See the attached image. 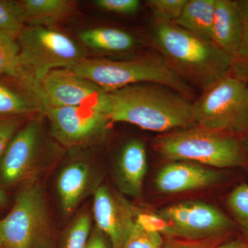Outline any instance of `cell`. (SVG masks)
<instances>
[{"mask_svg": "<svg viewBox=\"0 0 248 248\" xmlns=\"http://www.w3.org/2000/svg\"><path fill=\"white\" fill-rule=\"evenodd\" d=\"M99 108L110 123L133 124L149 131L167 133L197 125L192 103L164 85L143 83L104 91Z\"/></svg>", "mask_w": 248, "mask_h": 248, "instance_id": "1", "label": "cell"}, {"mask_svg": "<svg viewBox=\"0 0 248 248\" xmlns=\"http://www.w3.org/2000/svg\"><path fill=\"white\" fill-rule=\"evenodd\" d=\"M153 42L178 76L203 91L232 73L234 61L228 53L174 23L156 21Z\"/></svg>", "mask_w": 248, "mask_h": 248, "instance_id": "2", "label": "cell"}, {"mask_svg": "<svg viewBox=\"0 0 248 248\" xmlns=\"http://www.w3.org/2000/svg\"><path fill=\"white\" fill-rule=\"evenodd\" d=\"M154 148L164 159L187 161L211 169L241 167L247 158L239 138L200 125L160 135Z\"/></svg>", "mask_w": 248, "mask_h": 248, "instance_id": "3", "label": "cell"}, {"mask_svg": "<svg viewBox=\"0 0 248 248\" xmlns=\"http://www.w3.org/2000/svg\"><path fill=\"white\" fill-rule=\"evenodd\" d=\"M105 92L130 85L152 83L164 85L190 99L192 88L163 58L145 57L130 60L84 58L69 68Z\"/></svg>", "mask_w": 248, "mask_h": 248, "instance_id": "4", "label": "cell"}, {"mask_svg": "<svg viewBox=\"0 0 248 248\" xmlns=\"http://www.w3.org/2000/svg\"><path fill=\"white\" fill-rule=\"evenodd\" d=\"M17 42L19 69L14 79L25 89H33L49 72L71 68L86 58L73 39L51 27L26 26Z\"/></svg>", "mask_w": 248, "mask_h": 248, "instance_id": "5", "label": "cell"}, {"mask_svg": "<svg viewBox=\"0 0 248 248\" xmlns=\"http://www.w3.org/2000/svg\"><path fill=\"white\" fill-rule=\"evenodd\" d=\"M53 225L45 191L31 179L18 192L9 213L0 220V239L4 248H48Z\"/></svg>", "mask_w": 248, "mask_h": 248, "instance_id": "6", "label": "cell"}, {"mask_svg": "<svg viewBox=\"0 0 248 248\" xmlns=\"http://www.w3.org/2000/svg\"><path fill=\"white\" fill-rule=\"evenodd\" d=\"M192 107L197 125L238 138L248 133V85L233 72L204 90Z\"/></svg>", "mask_w": 248, "mask_h": 248, "instance_id": "7", "label": "cell"}, {"mask_svg": "<svg viewBox=\"0 0 248 248\" xmlns=\"http://www.w3.org/2000/svg\"><path fill=\"white\" fill-rule=\"evenodd\" d=\"M167 222L166 236L195 241L221 236L232 231L234 223L219 209L201 201H185L158 212Z\"/></svg>", "mask_w": 248, "mask_h": 248, "instance_id": "8", "label": "cell"}, {"mask_svg": "<svg viewBox=\"0 0 248 248\" xmlns=\"http://www.w3.org/2000/svg\"><path fill=\"white\" fill-rule=\"evenodd\" d=\"M55 140L68 148L91 146L102 141L110 122L99 108H43Z\"/></svg>", "mask_w": 248, "mask_h": 248, "instance_id": "9", "label": "cell"}, {"mask_svg": "<svg viewBox=\"0 0 248 248\" xmlns=\"http://www.w3.org/2000/svg\"><path fill=\"white\" fill-rule=\"evenodd\" d=\"M104 93L89 80L69 68L49 72L37 83L34 96L42 107L99 108Z\"/></svg>", "mask_w": 248, "mask_h": 248, "instance_id": "10", "label": "cell"}, {"mask_svg": "<svg viewBox=\"0 0 248 248\" xmlns=\"http://www.w3.org/2000/svg\"><path fill=\"white\" fill-rule=\"evenodd\" d=\"M43 144L40 118L21 128L0 159V184L12 187L31 180L38 166Z\"/></svg>", "mask_w": 248, "mask_h": 248, "instance_id": "11", "label": "cell"}, {"mask_svg": "<svg viewBox=\"0 0 248 248\" xmlns=\"http://www.w3.org/2000/svg\"><path fill=\"white\" fill-rule=\"evenodd\" d=\"M223 174L202 165L172 161L165 166L155 179V186L164 194H178L200 190L221 182Z\"/></svg>", "mask_w": 248, "mask_h": 248, "instance_id": "12", "label": "cell"}, {"mask_svg": "<svg viewBox=\"0 0 248 248\" xmlns=\"http://www.w3.org/2000/svg\"><path fill=\"white\" fill-rule=\"evenodd\" d=\"M97 185L95 172L86 161H72L64 166L57 179V192L63 215H71L90 192L94 194Z\"/></svg>", "mask_w": 248, "mask_h": 248, "instance_id": "13", "label": "cell"}, {"mask_svg": "<svg viewBox=\"0 0 248 248\" xmlns=\"http://www.w3.org/2000/svg\"><path fill=\"white\" fill-rule=\"evenodd\" d=\"M147 170L144 143L138 140H130L124 146L116 168V183L120 192L133 198L141 197Z\"/></svg>", "mask_w": 248, "mask_h": 248, "instance_id": "14", "label": "cell"}, {"mask_svg": "<svg viewBox=\"0 0 248 248\" xmlns=\"http://www.w3.org/2000/svg\"><path fill=\"white\" fill-rule=\"evenodd\" d=\"M93 215L96 228L109 239L111 248H122L125 220L121 196L114 195L107 186H99L94 192Z\"/></svg>", "mask_w": 248, "mask_h": 248, "instance_id": "15", "label": "cell"}, {"mask_svg": "<svg viewBox=\"0 0 248 248\" xmlns=\"http://www.w3.org/2000/svg\"><path fill=\"white\" fill-rule=\"evenodd\" d=\"M243 36V19L238 1L216 0L213 42L234 61L237 58Z\"/></svg>", "mask_w": 248, "mask_h": 248, "instance_id": "16", "label": "cell"}, {"mask_svg": "<svg viewBox=\"0 0 248 248\" xmlns=\"http://www.w3.org/2000/svg\"><path fill=\"white\" fill-rule=\"evenodd\" d=\"M27 26L51 27L68 17L76 8L70 0H24L20 1Z\"/></svg>", "mask_w": 248, "mask_h": 248, "instance_id": "17", "label": "cell"}, {"mask_svg": "<svg viewBox=\"0 0 248 248\" xmlns=\"http://www.w3.org/2000/svg\"><path fill=\"white\" fill-rule=\"evenodd\" d=\"M215 4L216 0H187L174 23L199 38L213 42Z\"/></svg>", "mask_w": 248, "mask_h": 248, "instance_id": "18", "label": "cell"}, {"mask_svg": "<svg viewBox=\"0 0 248 248\" xmlns=\"http://www.w3.org/2000/svg\"><path fill=\"white\" fill-rule=\"evenodd\" d=\"M80 40L85 45L102 51L121 53L135 46V40L128 32L115 28H96L80 32Z\"/></svg>", "mask_w": 248, "mask_h": 248, "instance_id": "19", "label": "cell"}, {"mask_svg": "<svg viewBox=\"0 0 248 248\" xmlns=\"http://www.w3.org/2000/svg\"><path fill=\"white\" fill-rule=\"evenodd\" d=\"M124 212L125 229L122 248H162L163 235L142 226L133 212V205L121 197Z\"/></svg>", "mask_w": 248, "mask_h": 248, "instance_id": "20", "label": "cell"}, {"mask_svg": "<svg viewBox=\"0 0 248 248\" xmlns=\"http://www.w3.org/2000/svg\"><path fill=\"white\" fill-rule=\"evenodd\" d=\"M43 112L39 101L31 99L0 82V116H19Z\"/></svg>", "mask_w": 248, "mask_h": 248, "instance_id": "21", "label": "cell"}, {"mask_svg": "<svg viewBox=\"0 0 248 248\" xmlns=\"http://www.w3.org/2000/svg\"><path fill=\"white\" fill-rule=\"evenodd\" d=\"M25 27L20 1L0 0V32L17 40Z\"/></svg>", "mask_w": 248, "mask_h": 248, "instance_id": "22", "label": "cell"}, {"mask_svg": "<svg viewBox=\"0 0 248 248\" xmlns=\"http://www.w3.org/2000/svg\"><path fill=\"white\" fill-rule=\"evenodd\" d=\"M226 203L240 229L248 240V184H241L232 191Z\"/></svg>", "mask_w": 248, "mask_h": 248, "instance_id": "23", "label": "cell"}, {"mask_svg": "<svg viewBox=\"0 0 248 248\" xmlns=\"http://www.w3.org/2000/svg\"><path fill=\"white\" fill-rule=\"evenodd\" d=\"M91 215L80 214L68 229L63 240V248H86L91 234Z\"/></svg>", "mask_w": 248, "mask_h": 248, "instance_id": "24", "label": "cell"}, {"mask_svg": "<svg viewBox=\"0 0 248 248\" xmlns=\"http://www.w3.org/2000/svg\"><path fill=\"white\" fill-rule=\"evenodd\" d=\"M19 69V46L17 40L0 32V76H17Z\"/></svg>", "mask_w": 248, "mask_h": 248, "instance_id": "25", "label": "cell"}, {"mask_svg": "<svg viewBox=\"0 0 248 248\" xmlns=\"http://www.w3.org/2000/svg\"><path fill=\"white\" fill-rule=\"evenodd\" d=\"M187 0H149L147 4L156 21L175 22L180 17Z\"/></svg>", "mask_w": 248, "mask_h": 248, "instance_id": "26", "label": "cell"}, {"mask_svg": "<svg viewBox=\"0 0 248 248\" xmlns=\"http://www.w3.org/2000/svg\"><path fill=\"white\" fill-rule=\"evenodd\" d=\"M19 116H0V159L15 135L20 130Z\"/></svg>", "mask_w": 248, "mask_h": 248, "instance_id": "27", "label": "cell"}, {"mask_svg": "<svg viewBox=\"0 0 248 248\" xmlns=\"http://www.w3.org/2000/svg\"><path fill=\"white\" fill-rule=\"evenodd\" d=\"M94 4L104 11L122 15L135 14L141 6L138 0H96Z\"/></svg>", "mask_w": 248, "mask_h": 248, "instance_id": "28", "label": "cell"}, {"mask_svg": "<svg viewBox=\"0 0 248 248\" xmlns=\"http://www.w3.org/2000/svg\"><path fill=\"white\" fill-rule=\"evenodd\" d=\"M243 19V36L241 47L235 63L248 65V0L238 1Z\"/></svg>", "mask_w": 248, "mask_h": 248, "instance_id": "29", "label": "cell"}, {"mask_svg": "<svg viewBox=\"0 0 248 248\" xmlns=\"http://www.w3.org/2000/svg\"><path fill=\"white\" fill-rule=\"evenodd\" d=\"M86 248H110L107 241V236L102 232L95 228L91 234L89 244Z\"/></svg>", "mask_w": 248, "mask_h": 248, "instance_id": "30", "label": "cell"}, {"mask_svg": "<svg viewBox=\"0 0 248 248\" xmlns=\"http://www.w3.org/2000/svg\"><path fill=\"white\" fill-rule=\"evenodd\" d=\"M162 248H211L207 245L194 241H179L170 240L164 243Z\"/></svg>", "mask_w": 248, "mask_h": 248, "instance_id": "31", "label": "cell"}, {"mask_svg": "<svg viewBox=\"0 0 248 248\" xmlns=\"http://www.w3.org/2000/svg\"><path fill=\"white\" fill-rule=\"evenodd\" d=\"M232 72L245 80L248 85V65L234 63Z\"/></svg>", "mask_w": 248, "mask_h": 248, "instance_id": "32", "label": "cell"}, {"mask_svg": "<svg viewBox=\"0 0 248 248\" xmlns=\"http://www.w3.org/2000/svg\"><path fill=\"white\" fill-rule=\"evenodd\" d=\"M215 248H248V241L233 240L217 246Z\"/></svg>", "mask_w": 248, "mask_h": 248, "instance_id": "33", "label": "cell"}, {"mask_svg": "<svg viewBox=\"0 0 248 248\" xmlns=\"http://www.w3.org/2000/svg\"><path fill=\"white\" fill-rule=\"evenodd\" d=\"M9 202V199L6 192L4 190L0 188V208H4L6 206Z\"/></svg>", "mask_w": 248, "mask_h": 248, "instance_id": "34", "label": "cell"}, {"mask_svg": "<svg viewBox=\"0 0 248 248\" xmlns=\"http://www.w3.org/2000/svg\"><path fill=\"white\" fill-rule=\"evenodd\" d=\"M0 248H1V239H0Z\"/></svg>", "mask_w": 248, "mask_h": 248, "instance_id": "35", "label": "cell"}, {"mask_svg": "<svg viewBox=\"0 0 248 248\" xmlns=\"http://www.w3.org/2000/svg\"></svg>", "mask_w": 248, "mask_h": 248, "instance_id": "36", "label": "cell"}]
</instances>
